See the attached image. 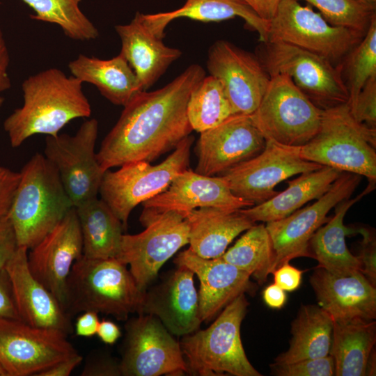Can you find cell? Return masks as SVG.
Wrapping results in <instances>:
<instances>
[{
    "mask_svg": "<svg viewBox=\"0 0 376 376\" xmlns=\"http://www.w3.org/2000/svg\"><path fill=\"white\" fill-rule=\"evenodd\" d=\"M205 77L191 64L161 88L137 93L102 142L97 159L103 170L150 162L175 149L193 130L187 114L191 93Z\"/></svg>",
    "mask_w": 376,
    "mask_h": 376,
    "instance_id": "obj_1",
    "label": "cell"
},
{
    "mask_svg": "<svg viewBox=\"0 0 376 376\" xmlns=\"http://www.w3.org/2000/svg\"><path fill=\"white\" fill-rule=\"evenodd\" d=\"M82 84L57 68L26 79L22 85L23 104L3 123L11 146L18 147L35 134L56 136L71 120L89 117L91 107Z\"/></svg>",
    "mask_w": 376,
    "mask_h": 376,
    "instance_id": "obj_2",
    "label": "cell"
},
{
    "mask_svg": "<svg viewBox=\"0 0 376 376\" xmlns=\"http://www.w3.org/2000/svg\"><path fill=\"white\" fill-rule=\"evenodd\" d=\"M8 214L18 246L33 248L72 208L55 166L40 153L23 166Z\"/></svg>",
    "mask_w": 376,
    "mask_h": 376,
    "instance_id": "obj_3",
    "label": "cell"
},
{
    "mask_svg": "<svg viewBox=\"0 0 376 376\" xmlns=\"http://www.w3.org/2000/svg\"><path fill=\"white\" fill-rule=\"evenodd\" d=\"M141 291L127 265L116 258H88L81 256L73 264L67 281L65 313L93 311L125 320L139 313Z\"/></svg>",
    "mask_w": 376,
    "mask_h": 376,
    "instance_id": "obj_4",
    "label": "cell"
},
{
    "mask_svg": "<svg viewBox=\"0 0 376 376\" xmlns=\"http://www.w3.org/2000/svg\"><path fill=\"white\" fill-rule=\"evenodd\" d=\"M300 154L307 161L366 177V194L375 187L376 129L357 122L347 103L323 109L318 132L300 146Z\"/></svg>",
    "mask_w": 376,
    "mask_h": 376,
    "instance_id": "obj_5",
    "label": "cell"
},
{
    "mask_svg": "<svg viewBox=\"0 0 376 376\" xmlns=\"http://www.w3.org/2000/svg\"><path fill=\"white\" fill-rule=\"evenodd\" d=\"M249 303L245 294L230 301L212 324L180 341L189 373L201 376H261L244 350L240 327Z\"/></svg>",
    "mask_w": 376,
    "mask_h": 376,
    "instance_id": "obj_6",
    "label": "cell"
},
{
    "mask_svg": "<svg viewBox=\"0 0 376 376\" xmlns=\"http://www.w3.org/2000/svg\"><path fill=\"white\" fill-rule=\"evenodd\" d=\"M193 136L185 138L162 162L146 161L123 164L116 171L107 170L99 193L125 227L131 212L139 204L164 191L179 173L187 169Z\"/></svg>",
    "mask_w": 376,
    "mask_h": 376,
    "instance_id": "obj_7",
    "label": "cell"
},
{
    "mask_svg": "<svg viewBox=\"0 0 376 376\" xmlns=\"http://www.w3.org/2000/svg\"><path fill=\"white\" fill-rule=\"evenodd\" d=\"M256 56L270 77L285 75L318 108L327 109L349 101L339 66L297 46L260 42Z\"/></svg>",
    "mask_w": 376,
    "mask_h": 376,
    "instance_id": "obj_8",
    "label": "cell"
},
{
    "mask_svg": "<svg viewBox=\"0 0 376 376\" xmlns=\"http://www.w3.org/2000/svg\"><path fill=\"white\" fill-rule=\"evenodd\" d=\"M322 111L290 77L276 75L270 77L265 93L250 118L265 139L301 146L318 132Z\"/></svg>",
    "mask_w": 376,
    "mask_h": 376,
    "instance_id": "obj_9",
    "label": "cell"
},
{
    "mask_svg": "<svg viewBox=\"0 0 376 376\" xmlns=\"http://www.w3.org/2000/svg\"><path fill=\"white\" fill-rule=\"evenodd\" d=\"M360 33L329 24L298 0H281L269 20L267 40L290 44L319 55L338 67L362 40Z\"/></svg>",
    "mask_w": 376,
    "mask_h": 376,
    "instance_id": "obj_10",
    "label": "cell"
},
{
    "mask_svg": "<svg viewBox=\"0 0 376 376\" xmlns=\"http://www.w3.org/2000/svg\"><path fill=\"white\" fill-rule=\"evenodd\" d=\"M98 134L95 118L84 121L75 135L47 136L44 155L56 169L73 206L97 198L106 171L95 151Z\"/></svg>",
    "mask_w": 376,
    "mask_h": 376,
    "instance_id": "obj_11",
    "label": "cell"
},
{
    "mask_svg": "<svg viewBox=\"0 0 376 376\" xmlns=\"http://www.w3.org/2000/svg\"><path fill=\"white\" fill-rule=\"evenodd\" d=\"M186 212L167 211L158 214L135 235L123 234L117 258L130 266L139 288L145 292L162 266L189 243Z\"/></svg>",
    "mask_w": 376,
    "mask_h": 376,
    "instance_id": "obj_12",
    "label": "cell"
},
{
    "mask_svg": "<svg viewBox=\"0 0 376 376\" xmlns=\"http://www.w3.org/2000/svg\"><path fill=\"white\" fill-rule=\"evenodd\" d=\"M322 166L303 159L300 146L284 145L267 139L260 153L221 176L235 196L256 205L275 196L278 192L274 188L282 181Z\"/></svg>",
    "mask_w": 376,
    "mask_h": 376,
    "instance_id": "obj_13",
    "label": "cell"
},
{
    "mask_svg": "<svg viewBox=\"0 0 376 376\" xmlns=\"http://www.w3.org/2000/svg\"><path fill=\"white\" fill-rule=\"evenodd\" d=\"M77 354L63 331L0 318V364L7 376L36 375Z\"/></svg>",
    "mask_w": 376,
    "mask_h": 376,
    "instance_id": "obj_14",
    "label": "cell"
},
{
    "mask_svg": "<svg viewBox=\"0 0 376 376\" xmlns=\"http://www.w3.org/2000/svg\"><path fill=\"white\" fill-rule=\"evenodd\" d=\"M121 375H179L189 370L180 342L154 315L139 314L125 325Z\"/></svg>",
    "mask_w": 376,
    "mask_h": 376,
    "instance_id": "obj_15",
    "label": "cell"
},
{
    "mask_svg": "<svg viewBox=\"0 0 376 376\" xmlns=\"http://www.w3.org/2000/svg\"><path fill=\"white\" fill-rule=\"evenodd\" d=\"M361 176L342 172L329 190L310 205L299 208L265 226L274 251L272 273L282 263L301 256L309 257L308 242L315 232L329 218L327 214L338 203L350 198Z\"/></svg>",
    "mask_w": 376,
    "mask_h": 376,
    "instance_id": "obj_16",
    "label": "cell"
},
{
    "mask_svg": "<svg viewBox=\"0 0 376 376\" xmlns=\"http://www.w3.org/2000/svg\"><path fill=\"white\" fill-rule=\"evenodd\" d=\"M207 68L222 84L235 115H251L258 108L270 76L256 54L226 40L209 49Z\"/></svg>",
    "mask_w": 376,
    "mask_h": 376,
    "instance_id": "obj_17",
    "label": "cell"
},
{
    "mask_svg": "<svg viewBox=\"0 0 376 376\" xmlns=\"http://www.w3.org/2000/svg\"><path fill=\"white\" fill-rule=\"evenodd\" d=\"M28 255L31 272L58 301L65 312L67 281L74 263L83 255V241L76 208L63 219Z\"/></svg>",
    "mask_w": 376,
    "mask_h": 376,
    "instance_id": "obj_18",
    "label": "cell"
},
{
    "mask_svg": "<svg viewBox=\"0 0 376 376\" xmlns=\"http://www.w3.org/2000/svg\"><path fill=\"white\" fill-rule=\"evenodd\" d=\"M265 143L250 116L233 115L200 133L195 172L207 176L224 173L260 153Z\"/></svg>",
    "mask_w": 376,
    "mask_h": 376,
    "instance_id": "obj_19",
    "label": "cell"
},
{
    "mask_svg": "<svg viewBox=\"0 0 376 376\" xmlns=\"http://www.w3.org/2000/svg\"><path fill=\"white\" fill-rule=\"evenodd\" d=\"M142 204L140 221L144 226L167 211L187 213L204 207L238 210L254 205L235 196L221 176L204 175L187 169L175 176L164 191Z\"/></svg>",
    "mask_w": 376,
    "mask_h": 376,
    "instance_id": "obj_20",
    "label": "cell"
},
{
    "mask_svg": "<svg viewBox=\"0 0 376 376\" xmlns=\"http://www.w3.org/2000/svg\"><path fill=\"white\" fill-rule=\"evenodd\" d=\"M194 274L186 267L177 266L161 283L145 291L139 314L155 316L172 335L196 331L202 320Z\"/></svg>",
    "mask_w": 376,
    "mask_h": 376,
    "instance_id": "obj_21",
    "label": "cell"
},
{
    "mask_svg": "<svg viewBox=\"0 0 376 376\" xmlns=\"http://www.w3.org/2000/svg\"><path fill=\"white\" fill-rule=\"evenodd\" d=\"M28 249L18 246L5 266L16 308L22 322L36 327L72 333L70 317L53 294L30 271Z\"/></svg>",
    "mask_w": 376,
    "mask_h": 376,
    "instance_id": "obj_22",
    "label": "cell"
},
{
    "mask_svg": "<svg viewBox=\"0 0 376 376\" xmlns=\"http://www.w3.org/2000/svg\"><path fill=\"white\" fill-rule=\"evenodd\" d=\"M310 282L319 306L334 322L375 319V286L361 272L337 274L318 266Z\"/></svg>",
    "mask_w": 376,
    "mask_h": 376,
    "instance_id": "obj_23",
    "label": "cell"
},
{
    "mask_svg": "<svg viewBox=\"0 0 376 376\" xmlns=\"http://www.w3.org/2000/svg\"><path fill=\"white\" fill-rule=\"evenodd\" d=\"M174 263L189 269L200 281L198 295L202 322L210 321L240 295L255 290L249 274L221 256L203 258L188 249L177 256Z\"/></svg>",
    "mask_w": 376,
    "mask_h": 376,
    "instance_id": "obj_24",
    "label": "cell"
},
{
    "mask_svg": "<svg viewBox=\"0 0 376 376\" xmlns=\"http://www.w3.org/2000/svg\"><path fill=\"white\" fill-rule=\"evenodd\" d=\"M120 42L121 54L127 61L142 91H147L178 60L182 52L164 44L148 29L141 13H136L127 24L115 26Z\"/></svg>",
    "mask_w": 376,
    "mask_h": 376,
    "instance_id": "obj_25",
    "label": "cell"
},
{
    "mask_svg": "<svg viewBox=\"0 0 376 376\" xmlns=\"http://www.w3.org/2000/svg\"><path fill=\"white\" fill-rule=\"evenodd\" d=\"M185 216L189 228V249L207 259L221 256L238 235L255 224L240 210L204 207Z\"/></svg>",
    "mask_w": 376,
    "mask_h": 376,
    "instance_id": "obj_26",
    "label": "cell"
},
{
    "mask_svg": "<svg viewBox=\"0 0 376 376\" xmlns=\"http://www.w3.org/2000/svg\"><path fill=\"white\" fill-rule=\"evenodd\" d=\"M235 17L242 18L246 24L257 31L260 42L268 38L269 21L259 17L242 0H186L178 9L154 14L141 13L143 22L155 36L162 39L168 24L180 17L208 22H220Z\"/></svg>",
    "mask_w": 376,
    "mask_h": 376,
    "instance_id": "obj_27",
    "label": "cell"
},
{
    "mask_svg": "<svg viewBox=\"0 0 376 376\" xmlns=\"http://www.w3.org/2000/svg\"><path fill=\"white\" fill-rule=\"evenodd\" d=\"M342 171L322 166L304 173L288 182V187L269 200L240 211L253 222L281 219L313 199H318L331 187Z\"/></svg>",
    "mask_w": 376,
    "mask_h": 376,
    "instance_id": "obj_28",
    "label": "cell"
},
{
    "mask_svg": "<svg viewBox=\"0 0 376 376\" xmlns=\"http://www.w3.org/2000/svg\"><path fill=\"white\" fill-rule=\"evenodd\" d=\"M72 75L94 85L112 104L124 107L142 89L133 70L121 55L100 59L79 54L70 61Z\"/></svg>",
    "mask_w": 376,
    "mask_h": 376,
    "instance_id": "obj_29",
    "label": "cell"
},
{
    "mask_svg": "<svg viewBox=\"0 0 376 376\" xmlns=\"http://www.w3.org/2000/svg\"><path fill=\"white\" fill-rule=\"evenodd\" d=\"M366 194L363 191L354 198L343 201L335 207L332 217L320 226L308 242L309 257L318 262V267L337 274H349L361 272V264L358 256L348 249L345 236L350 230L344 224L347 210Z\"/></svg>",
    "mask_w": 376,
    "mask_h": 376,
    "instance_id": "obj_30",
    "label": "cell"
},
{
    "mask_svg": "<svg viewBox=\"0 0 376 376\" xmlns=\"http://www.w3.org/2000/svg\"><path fill=\"white\" fill-rule=\"evenodd\" d=\"M375 342V321L334 322L329 355L334 359L335 375H366Z\"/></svg>",
    "mask_w": 376,
    "mask_h": 376,
    "instance_id": "obj_31",
    "label": "cell"
},
{
    "mask_svg": "<svg viewBox=\"0 0 376 376\" xmlns=\"http://www.w3.org/2000/svg\"><path fill=\"white\" fill-rule=\"evenodd\" d=\"M334 321L320 306L303 305L292 322L289 348L274 364H285L329 354Z\"/></svg>",
    "mask_w": 376,
    "mask_h": 376,
    "instance_id": "obj_32",
    "label": "cell"
},
{
    "mask_svg": "<svg viewBox=\"0 0 376 376\" xmlns=\"http://www.w3.org/2000/svg\"><path fill=\"white\" fill-rule=\"evenodd\" d=\"M83 241V256L88 258H116L123 226L109 206L97 197L75 207Z\"/></svg>",
    "mask_w": 376,
    "mask_h": 376,
    "instance_id": "obj_33",
    "label": "cell"
},
{
    "mask_svg": "<svg viewBox=\"0 0 376 376\" xmlns=\"http://www.w3.org/2000/svg\"><path fill=\"white\" fill-rule=\"evenodd\" d=\"M225 261L252 276L259 284L272 274L274 251L264 224L253 225L221 256Z\"/></svg>",
    "mask_w": 376,
    "mask_h": 376,
    "instance_id": "obj_34",
    "label": "cell"
},
{
    "mask_svg": "<svg viewBox=\"0 0 376 376\" xmlns=\"http://www.w3.org/2000/svg\"><path fill=\"white\" fill-rule=\"evenodd\" d=\"M187 114L192 130L199 133L235 115L221 82L210 75L191 93Z\"/></svg>",
    "mask_w": 376,
    "mask_h": 376,
    "instance_id": "obj_35",
    "label": "cell"
},
{
    "mask_svg": "<svg viewBox=\"0 0 376 376\" xmlns=\"http://www.w3.org/2000/svg\"><path fill=\"white\" fill-rule=\"evenodd\" d=\"M22 1L36 12L31 18L57 24L70 38L85 41L99 36L97 28L79 8L81 0Z\"/></svg>",
    "mask_w": 376,
    "mask_h": 376,
    "instance_id": "obj_36",
    "label": "cell"
},
{
    "mask_svg": "<svg viewBox=\"0 0 376 376\" xmlns=\"http://www.w3.org/2000/svg\"><path fill=\"white\" fill-rule=\"evenodd\" d=\"M339 68L349 92L347 104L350 107L366 82L376 76V16L362 40L347 55Z\"/></svg>",
    "mask_w": 376,
    "mask_h": 376,
    "instance_id": "obj_37",
    "label": "cell"
},
{
    "mask_svg": "<svg viewBox=\"0 0 376 376\" xmlns=\"http://www.w3.org/2000/svg\"><path fill=\"white\" fill-rule=\"evenodd\" d=\"M315 7L331 25L344 27L363 36L375 15V7L357 0H304Z\"/></svg>",
    "mask_w": 376,
    "mask_h": 376,
    "instance_id": "obj_38",
    "label": "cell"
},
{
    "mask_svg": "<svg viewBox=\"0 0 376 376\" xmlns=\"http://www.w3.org/2000/svg\"><path fill=\"white\" fill-rule=\"evenodd\" d=\"M271 373L278 376H333L334 362L331 355L285 364L270 365Z\"/></svg>",
    "mask_w": 376,
    "mask_h": 376,
    "instance_id": "obj_39",
    "label": "cell"
},
{
    "mask_svg": "<svg viewBox=\"0 0 376 376\" xmlns=\"http://www.w3.org/2000/svg\"><path fill=\"white\" fill-rule=\"evenodd\" d=\"M350 109L357 122L376 129V76L366 82Z\"/></svg>",
    "mask_w": 376,
    "mask_h": 376,
    "instance_id": "obj_40",
    "label": "cell"
},
{
    "mask_svg": "<svg viewBox=\"0 0 376 376\" xmlns=\"http://www.w3.org/2000/svg\"><path fill=\"white\" fill-rule=\"evenodd\" d=\"M362 235L361 251L358 256L361 264V272L375 286L376 284V239L369 228L361 227L358 230Z\"/></svg>",
    "mask_w": 376,
    "mask_h": 376,
    "instance_id": "obj_41",
    "label": "cell"
},
{
    "mask_svg": "<svg viewBox=\"0 0 376 376\" xmlns=\"http://www.w3.org/2000/svg\"><path fill=\"white\" fill-rule=\"evenodd\" d=\"M19 178V172L0 166V217L8 214Z\"/></svg>",
    "mask_w": 376,
    "mask_h": 376,
    "instance_id": "obj_42",
    "label": "cell"
},
{
    "mask_svg": "<svg viewBox=\"0 0 376 376\" xmlns=\"http://www.w3.org/2000/svg\"><path fill=\"white\" fill-rule=\"evenodd\" d=\"M18 247L8 215L0 217V269H3Z\"/></svg>",
    "mask_w": 376,
    "mask_h": 376,
    "instance_id": "obj_43",
    "label": "cell"
},
{
    "mask_svg": "<svg viewBox=\"0 0 376 376\" xmlns=\"http://www.w3.org/2000/svg\"><path fill=\"white\" fill-rule=\"evenodd\" d=\"M0 318L19 320L11 283L5 269H0Z\"/></svg>",
    "mask_w": 376,
    "mask_h": 376,
    "instance_id": "obj_44",
    "label": "cell"
},
{
    "mask_svg": "<svg viewBox=\"0 0 376 376\" xmlns=\"http://www.w3.org/2000/svg\"><path fill=\"white\" fill-rule=\"evenodd\" d=\"M303 271L285 262L276 268L274 274L275 284L285 291L297 290L301 283Z\"/></svg>",
    "mask_w": 376,
    "mask_h": 376,
    "instance_id": "obj_45",
    "label": "cell"
},
{
    "mask_svg": "<svg viewBox=\"0 0 376 376\" xmlns=\"http://www.w3.org/2000/svg\"><path fill=\"white\" fill-rule=\"evenodd\" d=\"M82 376L95 375H121L119 363L113 362L111 359L104 357L93 356L86 362Z\"/></svg>",
    "mask_w": 376,
    "mask_h": 376,
    "instance_id": "obj_46",
    "label": "cell"
},
{
    "mask_svg": "<svg viewBox=\"0 0 376 376\" xmlns=\"http://www.w3.org/2000/svg\"><path fill=\"white\" fill-rule=\"evenodd\" d=\"M100 323L97 313L93 311H84L77 318L75 327L78 336L92 337L97 334Z\"/></svg>",
    "mask_w": 376,
    "mask_h": 376,
    "instance_id": "obj_47",
    "label": "cell"
},
{
    "mask_svg": "<svg viewBox=\"0 0 376 376\" xmlns=\"http://www.w3.org/2000/svg\"><path fill=\"white\" fill-rule=\"evenodd\" d=\"M83 358L79 354L64 359L49 368L38 373L36 376H68L82 361Z\"/></svg>",
    "mask_w": 376,
    "mask_h": 376,
    "instance_id": "obj_48",
    "label": "cell"
},
{
    "mask_svg": "<svg viewBox=\"0 0 376 376\" xmlns=\"http://www.w3.org/2000/svg\"><path fill=\"white\" fill-rule=\"evenodd\" d=\"M10 56L8 47L0 26V93L3 92L11 86L8 73Z\"/></svg>",
    "mask_w": 376,
    "mask_h": 376,
    "instance_id": "obj_49",
    "label": "cell"
},
{
    "mask_svg": "<svg viewBox=\"0 0 376 376\" xmlns=\"http://www.w3.org/2000/svg\"><path fill=\"white\" fill-rule=\"evenodd\" d=\"M259 17L269 21L274 15L281 0H242Z\"/></svg>",
    "mask_w": 376,
    "mask_h": 376,
    "instance_id": "obj_50",
    "label": "cell"
},
{
    "mask_svg": "<svg viewBox=\"0 0 376 376\" xmlns=\"http://www.w3.org/2000/svg\"><path fill=\"white\" fill-rule=\"evenodd\" d=\"M96 335L104 343L113 345L121 336L119 327L109 320L100 321Z\"/></svg>",
    "mask_w": 376,
    "mask_h": 376,
    "instance_id": "obj_51",
    "label": "cell"
},
{
    "mask_svg": "<svg viewBox=\"0 0 376 376\" xmlns=\"http://www.w3.org/2000/svg\"><path fill=\"white\" fill-rule=\"evenodd\" d=\"M263 298L265 304L272 308H281L286 301V294L275 283H272L265 288Z\"/></svg>",
    "mask_w": 376,
    "mask_h": 376,
    "instance_id": "obj_52",
    "label": "cell"
},
{
    "mask_svg": "<svg viewBox=\"0 0 376 376\" xmlns=\"http://www.w3.org/2000/svg\"><path fill=\"white\" fill-rule=\"evenodd\" d=\"M363 3L375 7L376 6V0H357Z\"/></svg>",
    "mask_w": 376,
    "mask_h": 376,
    "instance_id": "obj_53",
    "label": "cell"
},
{
    "mask_svg": "<svg viewBox=\"0 0 376 376\" xmlns=\"http://www.w3.org/2000/svg\"><path fill=\"white\" fill-rule=\"evenodd\" d=\"M0 376H7L6 373L0 364Z\"/></svg>",
    "mask_w": 376,
    "mask_h": 376,
    "instance_id": "obj_54",
    "label": "cell"
},
{
    "mask_svg": "<svg viewBox=\"0 0 376 376\" xmlns=\"http://www.w3.org/2000/svg\"><path fill=\"white\" fill-rule=\"evenodd\" d=\"M3 102V98L0 96V107L2 105Z\"/></svg>",
    "mask_w": 376,
    "mask_h": 376,
    "instance_id": "obj_55",
    "label": "cell"
}]
</instances>
